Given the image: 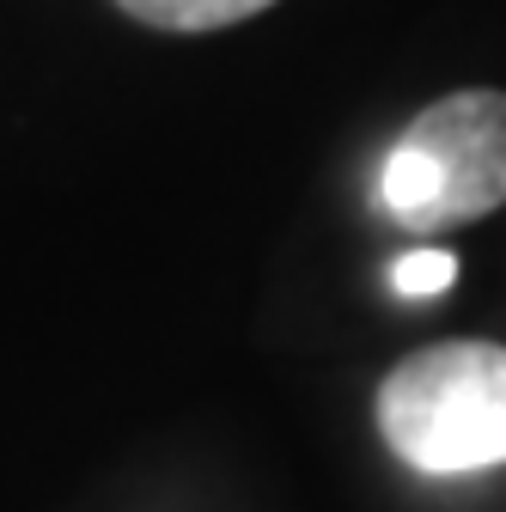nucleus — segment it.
<instances>
[{
    "label": "nucleus",
    "mask_w": 506,
    "mask_h": 512,
    "mask_svg": "<svg viewBox=\"0 0 506 512\" xmlns=\"http://www.w3.org/2000/svg\"><path fill=\"white\" fill-rule=\"evenodd\" d=\"M378 433L421 476H482L506 464V348L433 342L378 384Z\"/></svg>",
    "instance_id": "f257e3e1"
},
{
    "label": "nucleus",
    "mask_w": 506,
    "mask_h": 512,
    "mask_svg": "<svg viewBox=\"0 0 506 512\" xmlns=\"http://www.w3.org/2000/svg\"><path fill=\"white\" fill-rule=\"evenodd\" d=\"M506 202V92H452L427 104L378 171V208L403 232H446Z\"/></svg>",
    "instance_id": "f03ea898"
},
{
    "label": "nucleus",
    "mask_w": 506,
    "mask_h": 512,
    "mask_svg": "<svg viewBox=\"0 0 506 512\" xmlns=\"http://www.w3.org/2000/svg\"><path fill=\"white\" fill-rule=\"evenodd\" d=\"M116 7L153 31H220V25H238L250 13L275 7V0H116Z\"/></svg>",
    "instance_id": "7ed1b4c3"
},
{
    "label": "nucleus",
    "mask_w": 506,
    "mask_h": 512,
    "mask_svg": "<svg viewBox=\"0 0 506 512\" xmlns=\"http://www.w3.org/2000/svg\"><path fill=\"white\" fill-rule=\"evenodd\" d=\"M452 275H458L452 250H409L403 263L391 269V287H397L403 299H433V293L452 287Z\"/></svg>",
    "instance_id": "20e7f679"
}]
</instances>
